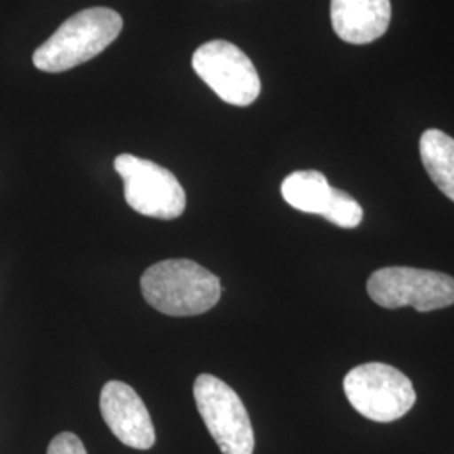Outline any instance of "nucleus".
Instances as JSON below:
<instances>
[{
  "mask_svg": "<svg viewBox=\"0 0 454 454\" xmlns=\"http://www.w3.org/2000/svg\"><path fill=\"white\" fill-rule=\"evenodd\" d=\"M140 288L152 309L168 317H195L221 300V279L191 260H165L150 266Z\"/></svg>",
  "mask_w": 454,
  "mask_h": 454,
  "instance_id": "nucleus-1",
  "label": "nucleus"
},
{
  "mask_svg": "<svg viewBox=\"0 0 454 454\" xmlns=\"http://www.w3.org/2000/svg\"><path fill=\"white\" fill-rule=\"evenodd\" d=\"M48 454H88L82 439L73 433H61L51 441Z\"/></svg>",
  "mask_w": 454,
  "mask_h": 454,
  "instance_id": "nucleus-13",
  "label": "nucleus"
},
{
  "mask_svg": "<svg viewBox=\"0 0 454 454\" xmlns=\"http://www.w3.org/2000/svg\"><path fill=\"white\" fill-rule=\"evenodd\" d=\"M322 215L335 226L354 229L360 226L364 219V209L352 195L332 187V194Z\"/></svg>",
  "mask_w": 454,
  "mask_h": 454,
  "instance_id": "nucleus-12",
  "label": "nucleus"
},
{
  "mask_svg": "<svg viewBox=\"0 0 454 454\" xmlns=\"http://www.w3.org/2000/svg\"><path fill=\"white\" fill-rule=\"evenodd\" d=\"M192 67L212 91L234 106H249L261 93L260 74L241 49L217 39L202 44L192 56Z\"/></svg>",
  "mask_w": 454,
  "mask_h": 454,
  "instance_id": "nucleus-7",
  "label": "nucleus"
},
{
  "mask_svg": "<svg viewBox=\"0 0 454 454\" xmlns=\"http://www.w3.org/2000/svg\"><path fill=\"white\" fill-rule=\"evenodd\" d=\"M101 416L116 438L133 450H150L155 444V427L140 395L120 380L105 384L99 395Z\"/></svg>",
  "mask_w": 454,
  "mask_h": 454,
  "instance_id": "nucleus-8",
  "label": "nucleus"
},
{
  "mask_svg": "<svg viewBox=\"0 0 454 454\" xmlns=\"http://www.w3.org/2000/svg\"><path fill=\"white\" fill-rule=\"evenodd\" d=\"M426 172L439 191L454 202V138L444 131L431 129L422 133L419 142Z\"/></svg>",
  "mask_w": 454,
  "mask_h": 454,
  "instance_id": "nucleus-10",
  "label": "nucleus"
},
{
  "mask_svg": "<svg viewBox=\"0 0 454 454\" xmlns=\"http://www.w3.org/2000/svg\"><path fill=\"white\" fill-rule=\"evenodd\" d=\"M114 170L123 180L125 200L133 211L163 221H172L185 211V191L177 177L162 165L121 153Z\"/></svg>",
  "mask_w": 454,
  "mask_h": 454,
  "instance_id": "nucleus-5",
  "label": "nucleus"
},
{
  "mask_svg": "<svg viewBox=\"0 0 454 454\" xmlns=\"http://www.w3.org/2000/svg\"><path fill=\"white\" fill-rule=\"evenodd\" d=\"M390 0H332L333 31L348 44H369L389 29Z\"/></svg>",
  "mask_w": 454,
  "mask_h": 454,
  "instance_id": "nucleus-9",
  "label": "nucleus"
},
{
  "mask_svg": "<svg viewBox=\"0 0 454 454\" xmlns=\"http://www.w3.org/2000/svg\"><path fill=\"white\" fill-rule=\"evenodd\" d=\"M332 194V185L318 170H298L293 172L281 184L283 199L296 211L322 215L328 199Z\"/></svg>",
  "mask_w": 454,
  "mask_h": 454,
  "instance_id": "nucleus-11",
  "label": "nucleus"
},
{
  "mask_svg": "<svg viewBox=\"0 0 454 454\" xmlns=\"http://www.w3.org/2000/svg\"><path fill=\"white\" fill-rule=\"evenodd\" d=\"M123 19L106 7L86 9L59 26L34 51L33 63L44 73H63L93 59L121 33Z\"/></svg>",
  "mask_w": 454,
  "mask_h": 454,
  "instance_id": "nucleus-2",
  "label": "nucleus"
},
{
  "mask_svg": "<svg viewBox=\"0 0 454 454\" xmlns=\"http://www.w3.org/2000/svg\"><path fill=\"white\" fill-rule=\"evenodd\" d=\"M343 390L358 414L375 422L404 418L418 399L406 373L380 362L352 369L343 379Z\"/></svg>",
  "mask_w": 454,
  "mask_h": 454,
  "instance_id": "nucleus-3",
  "label": "nucleus"
},
{
  "mask_svg": "<svg viewBox=\"0 0 454 454\" xmlns=\"http://www.w3.org/2000/svg\"><path fill=\"white\" fill-rule=\"evenodd\" d=\"M367 292L384 309L412 307L424 313L454 305V278L429 270L390 266L373 271Z\"/></svg>",
  "mask_w": 454,
  "mask_h": 454,
  "instance_id": "nucleus-6",
  "label": "nucleus"
},
{
  "mask_svg": "<svg viewBox=\"0 0 454 454\" xmlns=\"http://www.w3.org/2000/svg\"><path fill=\"white\" fill-rule=\"evenodd\" d=\"M194 399L221 453H254L253 424L236 390L211 373H200L194 382Z\"/></svg>",
  "mask_w": 454,
  "mask_h": 454,
  "instance_id": "nucleus-4",
  "label": "nucleus"
}]
</instances>
